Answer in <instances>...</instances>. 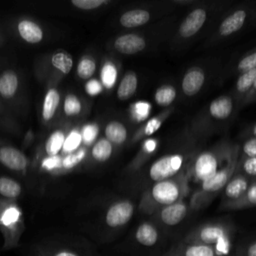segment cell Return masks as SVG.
I'll return each instance as SVG.
<instances>
[{
  "instance_id": "9",
  "label": "cell",
  "mask_w": 256,
  "mask_h": 256,
  "mask_svg": "<svg viewBox=\"0 0 256 256\" xmlns=\"http://www.w3.org/2000/svg\"><path fill=\"white\" fill-rule=\"evenodd\" d=\"M236 165V157L229 156L227 163L222 167V169L218 170L210 179L201 183V191L205 193H214L223 188L228 182L231 176L234 173Z\"/></svg>"
},
{
  "instance_id": "26",
  "label": "cell",
  "mask_w": 256,
  "mask_h": 256,
  "mask_svg": "<svg viewBox=\"0 0 256 256\" xmlns=\"http://www.w3.org/2000/svg\"><path fill=\"white\" fill-rule=\"evenodd\" d=\"M60 101V96L57 90L50 89L45 96L44 104H43V110H42V116L45 121L50 120L58 107Z\"/></svg>"
},
{
  "instance_id": "36",
  "label": "cell",
  "mask_w": 256,
  "mask_h": 256,
  "mask_svg": "<svg viewBox=\"0 0 256 256\" xmlns=\"http://www.w3.org/2000/svg\"><path fill=\"white\" fill-rule=\"evenodd\" d=\"M81 111V103L75 95H68L64 102V112L68 116L77 115Z\"/></svg>"
},
{
  "instance_id": "19",
  "label": "cell",
  "mask_w": 256,
  "mask_h": 256,
  "mask_svg": "<svg viewBox=\"0 0 256 256\" xmlns=\"http://www.w3.org/2000/svg\"><path fill=\"white\" fill-rule=\"evenodd\" d=\"M233 109V102L228 96H221L210 103L209 113L217 120L227 119Z\"/></svg>"
},
{
  "instance_id": "24",
  "label": "cell",
  "mask_w": 256,
  "mask_h": 256,
  "mask_svg": "<svg viewBox=\"0 0 256 256\" xmlns=\"http://www.w3.org/2000/svg\"><path fill=\"white\" fill-rule=\"evenodd\" d=\"M18 87V78L13 71H5L0 76V94L6 98L12 97Z\"/></svg>"
},
{
  "instance_id": "3",
  "label": "cell",
  "mask_w": 256,
  "mask_h": 256,
  "mask_svg": "<svg viewBox=\"0 0 256 256\" xmlns=\"http://www.w3.org/2000/svg\"><path fill=\"white\" fill-rule=\"evenodd\" d=\"M0 226L4 239L2 250L15 248L22 233L20 210L14 206L6 208L0 215Z\"/></svg>"
},
{
  "instance_id": "27",
  "label": "cell",
  "mask_w": 256,
  "mask_h": 256,
  "mask_svg": "<svg viewBox=\"0 0 256 256\" xmlns=\"http://www.w3.org/2000/svg\"><path fill=\"white\" fill-rule=\"evenodd\" d=\"M175 98L176 90L171 85H163L159 87L154 94L155 102L160 106L170 105L175 100Z\"/></svg>"
},
{
  "instance_id": "6",
  "label": "cell",
  "mask_w": 256,
  "mask_h": 256,
  "mask_svg": "<svg viewBox=\"0 0 256 256\" xmlns=\"http://www.w3.org/2000/svg\"><path fill=\"white\" fill-rule=\"evenodd\" d=\"M189 211V206L184 201L164 206L155 212L156 222L158 225L165 227H173L180 224Z\"/></svg>"
},
{
  "instance_id": "49",
  "label": "cell",
  "mask_w": 256,
  "mask_h": 256,
  "mask_svg": "<svg viewBox=\"0 0 256 256\" xmlns=\"http://www.w3.org/2000/svg\"><path fill=\"white\" fill-rule=\"evenodd\" d=\"M253 88H254V90L256 91V81H255V83H254V85H253Z\"/></svg>"
},
{
  "instance_id": "16",
  "label": "cell",
  "mask_w": 256,
  "mask_h": 256,
  "mask_svg": "<svg viewBox=\"0 0 256 256\" xmlns=\"http://www.w3.org/2000/svg\"><path fill=\"white\" fill-rule=\"evenodd\" d=\"M247 189H248V182L243 176L238 175L234 177L225 185L224 195H225L226 201L224 202V204L238 200L245 194Z\"/></svg>"
},
{
  "instance_id": "14",
  "label": "cell",
  "mask_w": 256,
  "mask_h": 256,
  "mask_svg": "<svg viewBox=\"0 0 256 256\" xmlns=\"http://www.w3.org/2000/svg\"><path fill=\"white\" fill-rule=\"evenodd\" d=\"M205 81L204 71L199 67L190 68L182 80V90L186 96L197 94L202 88Z\"/></svg>"
},
{
  "instance_id": "5",
  "label": "cell",
  "mask_w": 256,
  "mask_h": 256,
  "mask_svg": "<svg viewBox=\"0 0 256 256\" xmlns=\"http://www.w3.org/2000/svg\"><path fill=\"white\" fill-rule=\"evenodd\" d=\"M134 214V205L129 200H121L113 203L107 209L104 216L105 226L114 231L125 227Z\"/></svg>"
},
{
  "instance_id": "1",
  "label": "cell",
  "mask_w": 256,
  "mask_h": 256,
  "mask_svg": "<svg viewBox=\"0 0 256 256\" xmlns=\"http://www.w3.org/2000/svg\"><path fill=\"white\" fill-rule=\"evenodd\" d=\"M234 228L227 222L203 223L192 229L183 240L214 249L219 256H233Z\"/></svg>"
},
{
  "instance_id": "8",
  "label": "cell",
  "mask_w": 256,
  "mask_h": 256,
  "mask_svg": "<svg viewBox=\"0 0 256 256\" xmlns=\"http://www.w3.org/2000/svg\"><path fill=\"white\" fill-rule=\"evenodd\" d=\"M218 158L211 151L200 153L193 164V175L201 183L210 179L218 171Z\"/></svg>"
},
{
  "instance_id": "28",
  "label": "cell",
  "mask_w": 256,
  "mask_h": 256,
  "mask_svg": "<svg viewBox=\"0 0 256 256\" xmlns=\"http://www.w3.org/2000/svg\"><path fill=\"white\" fill-rule=\"evenodd\" d=\"M112 154V144L107 139L98 140L92 148V156L99 162H104L110 158Z\"/></svg>"
},
{
  "instance_id": "32",
  "label": "cell",
  "mask_w": 256,
  "mask_h": 256,
  "mask_svg": "<svg viewBox=\"0 0 256 256\" xmlns=\"http://www.w3.org/2000/svg\"><path fill=\"white\" fill-rule=\"evenodd\" d=\"M64 134L61 131L53 132L46 142V152L51 156H56L64 144Z\"/></svg>"
},
{
  "instance_id": "18",
  "label": "cell",
  "mask_w": 256,
  "mask_h": 256,
  "mask_svg": "<svg viewBox=\"0 0 256 256\" xmlns=\"http://www.w3.org/2000/svg\"><path fill=\"white\" fill-rule=\"evenodd\" d=\"M150 19V13L144 9H132L123 13L119 19L125 28H135L146 24Z\"/></svg>"
},
{
  "instance_id": "44",
  "label": "cell",
  "mask_w": 256,
  "mask_h": 256,
  "mask_svg": "<svg viewBox=\"0 0 256 256\" xmlns=\"http://www.w3.org/2000/svg\"><path fill=\"white\" fill-rule=\"evenodd\" d=\"M242 169L247 175L256 176V157L247 158L242 165Z\"/></svg>"
},
{
  "instance_id": "38",
  "label": "cell",
  "mask_w": 256,
  "mask_h": 256,
  "mask_svg": "<svg viewBox=\"0 0 256 256\" xmlns=\"http://www.w3.org/2000/svg\"><path fill=\"white\" fill-rule=\"evenodd\" d=\"M81 140H82V137L77 131L71 132L64 141V144H63L64 150L66 152H71L75 150L79 146Z\"/></svg>"
},
{
  "instance_id": "29",
  "label": "cell",
  "mask_w": 256,
  "mask_h": 256,
  "mask_svg": "<svg viewBox=\"0 0 256 256\" xmlns=\"http://www.w3.org/2000/svg\"><path fill=\"white\" fill-rule=\"evenodd\" d=\"M21 193L20 185L6 177H0V194L7 198H16Z\"/></svg>"
},
{
  "instance_id": "25",
  "label": "cell",
  "mask_w": 256,
  "mask_h": 256,
  "mask_svg": "<svg viewBox=\"0 0 256 256\" xmlns=\"http://www.w3.org/2000/svg\"><path fill=\"white\" fill-rule=\"evenodd\" d=\"M256 205V182L248 187L245 194L234 202L224 204L226 209H242Z\"/></svg>"
},
{
  "instance_id": "33",
  "label": "cell",
  "mask_w": 256,
  "mask_h": 256,
  "mask_svg": "<svg viewBox=\"0 0 256 256\" xmlns=\"http://www.w3.org/2000/svg\"><path fill=\"white\" fill-rule=\"evenodd\" d=\"M96 64L91 58H83L77 67V74L82 79H88L90 78L93 73L95 72Z\"/></svg>"
},
{
  "instance_id": "42",
  "label": "cell",
  "mask_w": 256,
  "mask_h": 256,
  "mask_svg": "<svg viewBox=\"0 0 256 256\" xmlns=\"http://www.w3.org/2000/svg\"><path fill=\"white\" fill-rule=\"evenodd\" d=\"M84 156H85L84 150H80L76 153H71L66 158H64L63 166L65 168H72L73 166L77 165L84 158Z\"/></svg>"
},
{
  "instance_id": "41",
  "label": "cell",
  "mask_w": 256,
  "mask_h": 256,
  "mask_svg": "<svg viewBox=\"0 0 256 256\" xmlns=\"http://www.w3.org/2000/svg\"><path fill=\"white\" fill-rule=\"evenodd\" d=\"M97 134H98V126L94 124H90L83 128L81 137L86 144H91L95 140Z\"/></svg>"
},
{
  "instance_id": "11",
  "label": "cell",
  "mask_w": 256,
  "mask_h": 256,
  "mask_svg": "<svg viewBox=\"0 0 256 256\" xmlns=\"http://www.w3.org/2000/svg\"><path fill=\"white\" fill-rule=\"evenodd\" d=\"M161 239L159 225L152 221H144L140 223L134 231L135 242L144 248H152L156 246Z\"/></svg>"
},
{
  "instance_id": "12",
  "label": "cell",
  "mask_w": 256,
  "mask_h": 256,
  "mask_svg": "<svg viewBox=\"0 0 256 256\" xmlns=\"http://www.w3.org/2000/svg\"><path fill=\"white\" fill-rule=\"evenodd\" d=\"M206 17V11L203 8H196L191 11L179 27L180 36L183 38H189L195 35L204 25Z\"/></svg>"
},
{
  "instance_id": "50",
  "label": "cell",
  "mask_w": 256,
  "mask_h": 256,
  "mask_svg": "<svg viewBox=\"0 0 256 256\" xmlns=\"http://www.w3.org/2000/svg\"><path fill=\"white\" fill-rule=\"evenodd\" d=\"M28 256H31V255H29V254H28Z\"/></svg>"
},
{
  "instance_id": "43",
  "label": "cell",
  "mask_w": 256,
  "mask_h": 256,
  "mask_svg": "<svg viewBox=\"0 0 256 256\" xmlns=\"http://www.w3.org/2000/svg\"><path fill=\"white\" fill-rule=\"evenodd\" d=\"M243 153L249 157H256V137L250 138L243 145Z\"/></svg>"
},
{
  "instance_id": "35",
  "label": "cell",
  "mask_w": 256,
  "mask_h": 256,
  "mask_svg": "<svg viewBox=\"0 0 256 256\" xmlns=\"http://www.w3.org/2000/svg\"><path fill=\"white\" fill-rule=\"evenodd\" d=\"M150 104L147 102H136L131 107V115L136 121H143L148 117Z\"/></svg>"
},
{
  "instance_id": "45",
  "label": "cell",
  "mask_w": 256,
  "mask_h": 256,
  "mask_svg": "<svg viewBox=\"0 0 256 256\" xmlns=\"http://www.w3.org/2000/svg\"><path fill=\"white\" fill-rule=\"evenodd\" d=\"M85 87H86V92H87L89 95H92V96H94V95L100 93L101 90H102L101 84H100L97 80H95V79H92V80L88 81V82L86 83V86H85Z\"/></svg>"
},
{
  "instance_id": "22",
  "label": "cell",
  "mask_w": 256,
  "mask_h": 256,
  "mask_svg": "<svg viewBox=\"0 0 256 256\" xmlns=\"http://www.w3.org/2000/svg\"><path fill=\"white\" fill-rule=\"evenodd\" d=\"M105 136L111 144L120 145L127 138V129L121 122L111 121L105 127Z\"/></svg>"
},
{
  "instance_id": "34",
  "label": "cell",
  "mask_w": 256,
  "mask_h": 256,
  "mask_svg": "<svg viewBox=\"0 0 256 256\" xmlns=\"http://www.w3.org/2000/svg\"><path fill=\"white\" fill-rule=\"evenodd\" d=\"M116 77H117V71L115 66L111 63H106L102 68V72H101V78H102L103 84L107 88L112 87L115 83Z\"/></svg>"
},
{
  "instance_id": "4",
  "label": "cell",
  "mask_w": 256,
  "mask_h": 256,
  "mask_svg": "<svg viewBox=\"0 0 256 256\" xmlns=\"http://www.w3.org/2000/svg\"><path fill=\"white\" fill-rule=\"evenodd\" d=\"M184 158L181 154H169L157 159L149 169V177L155 181H164L176 175L182 165Z\"/></svg>"
},
{
  "instance_id": "47",
  "label": "cell",
  "mask_w": 256,
  "mask_h": 256,
  "mask_svg": "<svg viewBox=\"0 0 256 256\" xmlns=\"http://www.w3.org/2000/svg\"><path fill=\"white\" fill-rule=\"evenodd\" d=\"M58 163H59V158H56L55 156H52L51 158L46 159V160L44 161L43 166L46 167V168H48V169H51V168H53L54 166L58 165Z\"/></svg>"
},
{
  "instance_id": "20",
  "label": "cell",
  "mask_w": 256,
  "mask_h": 256,
  "mask_svg": "<svg viewBox=\"0 0 256 256\" xmlns=\"http://www.w3.org/2000/svg\"><path fill=\"white\" fill-rule=\"evenodd\" d=\"M138 78L135 72L128 71L121 79L117 88V97L120 100H127L131 98L137 90Z\"/></svg>"
},
{
  "instance_id": "17",
  "label": "cell",
  "mask_w": 256,
  "mask_h": 256,
  "mask_svg": "<svg viewBox=\"0 0 256 256\" xmlns=\"http://www.w3.org/2000/svg\"><path fill=\"white\" fill-rule=\"evenodd\" d=\"M246 20V12L244 10H237L230 14L219 26V34L221 36H229L237 32Z\"/></svg>"
},
{
  "instance_id": "21",
  "label": "cell",
  "mask_w": 256,
  "mask_h": 256,
  "mask_svg": "<svg viewBox=\"0 0 256 256\" xmlns=\"http://www.w3.org/2000/svg\"><path fill=\"white\" fill-rule=\"evenodd\" d=\"M18 31L21 37L29 43H38L43 37L41 28L34 22L28 20H23L18 24Z\"/></svg>"
},
{
  "instance_id": "10",
  "label": "cell",
  "mask_w": 256,
  "mask_h": 256,
  "mask_svg": "<svg viewBox=\"0 0 256 256\" xmlns=\"http://www.w3.org/2000/svg\"><path fill=\"white\" fill-rule=\"evenodd\" d=\"M162 256H219L218 253L205 245L187 242L181 240L180 242L171 246Z\"/></svg>"
},
{
  "instance_id": "31",
  "label": "cell",
  "mask_w": 256,
  "mask_h": 256,
  "mask_svg": "<svg viewBox=\"0 0 256 256\" xmlns=\"http://www.w3.org/2000/svg\"><path fill=\"white\" fill-rule=\"evenodd\" d=\"M52 64L63 73H68L72 69L73 60L66 52H58L52 56Z\"/></svg>"
},
{
  "instance_id": "40",
  "label": "cell",
  "mask_w": 256,
  "mask_h": 256,
  "mask_svg": "<svg viewBox=\"0 0 256 256\" xmlns=\"http://www.w3.org/2000/svg\"><path fill=\"white\" fill-rule=\"evenodd\" d=\"M256 68V51L243 57L238 63V70L245 72Z\"/></svg>"
},
{
  "instance_id": "2",
  "label": "cell",
  "mask_w": 256,
  "mask_h": 256,
  "mask_svg": "<svg viewBox=\"0 0 256 256\" xmlns=\"http://www.w3.org/2000/svg\"><path fill=\"white\" fill-rule=\"evenodd\" d=\"M187 188L178 180H164L155 182L147 191L141 201L140 209L148 214H154L160 208L182 200Z\"/></svg>"
},
{
  "instance_id": "15",
  "label": "cell",
  "mask_w": 256,
  "mask_h": 256,
  "mask_svg": "<svg viewBox=\"0 0 256 256\" xmlns=\"http://www.w3.org/2000/svg\"><path fill=\"white\" fill-rule=\"evenodd\" d=\"M0 162L12 170H22L27 165L26 156L16 148H0Z\"/></svg>"
},
{
  "instance_id": "48",
  "label": "cell",
  "mask_w": 256,
  "mask_h": 256,
  "mask_svg": "<svg viewBox=\"0 0 256 256\" xmlns=\"http://www.w3.org/2000/svg\"><path fill=\"white\" fill-rule=\"evenodd\" d=\"M252 133H253V135H254V136H256V124H255V125H254V127H253Z\"/></svg>"
},
{
  "instance_id": "13",
  "label": "cell",
  "mask_w": 256,
  "mask_h": 256,
  "mask_svg": "<svg viewBox=\"0 0 256 256\" xmlns=\"http://www.w3.org/2000/svg\"><path fill=\"white\" fill-rule=\"evenodd\" d=\"M146 47V41L137 34H124L116 38L114 48L121 54L132 55L139 53Z\"/></svg>"
},
{
  "instance_id": "37",
  "label": "cell",
  "mask_w": 256,
  "mask_h": 256,
  "mask_svg": "<svg viewBox=\"0 0 256 256\" xmlns=\"http://www.w3.org/2000/svg\"><path fill=\"white\" fill-rule=\"evenodd\" d=\"M233 256H256V239L245 242L235 248Z\"/></svg>"
},
{
  "instance_id": "7",
  "label": "cell",
  "mask_w": 256,
  "mask_h": 256,
  "mask_svg": "<svg viewBox=\"0 0 256 256\" xmlns=\"http://www.w3.org/2000/svg\"><path fill=\"white\" fill-rule=\"evenodd\" d=\"M31 256H94L89 250L64 244H38L31 248Z\"/></svg>"
},
{
  "instance_id": "30",
  "label": "cell",
  "mask_w": 256,
  "mask_h": 256,
  "mask_svg": "<svg viewBox=\"0 0 256 256\" xmlns=\"http://www.w3.org/2000/svg\"><path fill=\"white\" fill-rule=\"evenodd\" d=\"M255 81H256V68L243 72L239 76L236 83L237 91L240 93L247 92L248 90L251 89V87H253Z\"/></svg>"
},
{
  "instance_id": "46",
  "label": "cell",
  "mask_w": 256,
  "mask_h": 256,
  "mask_svg": "<svg viewBox=\"0 0 256 256\" xmlns=\"http://www.w3.org/2000/svg\"><path fill=\"white\" fill-rule=\"evenodd\" d=\"M156 146H157V142L154 139H148L145 141L143 145V149L146 152H153L156 149Z\"/></svg>"
},
{
  "instance_id": "23",
  "label": "cell",
  "mask_w": 256,
  "mask_h": 256,
  "mask_svg": "<svg viewBox=\"0 0 256 256\" xmlns=\"http://www.w3.org/2000/svg\"><path fill=\"white\" fill-rule=\"evenodd\" d=\"M171 109H168L164 112H162L161 114L151 118L150 120H148L145 125L138 130V132L136 133V140L139 139V138H142V137H145V136H150L152 134H154L160 127L161 125L163 124V122L165 121V119L169 116V114L171 113Z\"/></svg>"
},
{
  "instance_id": "39",
  "label": "cell",
  "mask_w": 256,
  "mask_h": 256,
  "mask_svg": "<svg viewBox=\"0 0 256 256\" xmlns=\"http://www.w3.org/2000/svg\"><path fill=\"white\" fill-rule=\"evenodd\" d=\"M107 3H109V1L107 0H72V4L74 6L84 10L95 9Z\"/></svg>"
}]
</instances>
